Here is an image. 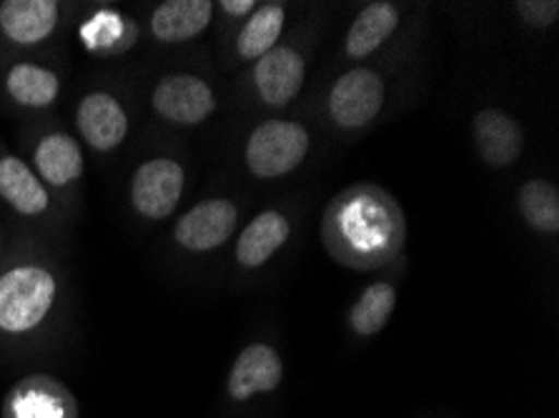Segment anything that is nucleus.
Listing matches in <instances>:
<instances>
[{"label": "nucleus", "mask_w": 559, "mask_h": 418, "mask_svg": "<svg viewBox=\"0 0 559 418\" xmlns=\"http://www.w3.org/2000/svg\"><path fill=\"white\" fill-rule=\"evenodd\" d=\"M321 238L326 251L346 268H384L404 249V213L394 195L379 186H352L326 206Z\"/></svg>", "instance_id": "f257e3e1"}, {"label": "nucleus", "mask_w": 559, "mask_h": 418, "mask_svg": "<svg viewBox=\"0 0 559 418\" xmlns=\"http://www.w3.org/2000/svg\"><path fill=\"white\" fill-rule=\"evenodd\" d=\"M58 296L56 276L44 266H15L0 276V331L28 334L44 323Z\"/></svg>", "instance_id": "f03ea898"}, {"label": "nucleus", "mask_w": 559, "mask_h": 418, "mask_svg": "<svg viewBox=\"0 0 559 418\" xmlns=\"http://www.w3.org/2000/svg\"><path fill=\"white\" fill-rule=\"evenodd\" d=\"M307 151V128L292 121H266L251 133L247 164L259 178H276L299 166Z\"/></svg>", "instance_id": "7ed1b4c3"}, {"label": "nucleus", "mask_w": 559, "mask_h": 418, "mask_svg": "<svg viewBox=\"0 0 559 418\" xmlns=\"http://www.w3.org/2000/svg\"><path fill=\"white\" fill-rule=\"evenodd\" d=\"M183 193V168L171 158L146 160L131 183L133 208L151 220H164L179 206Z\"/></svg>", "instance_id": "20e7f679"}, {"label": "nucleus", "mask_w": 559, "mask_h": 418, "mask_svg": "<svg viewBox=\"0 0 559 418\" xmlns=\"http://www.w3.org/2000/svg\"><path fill=\"white\" fill-rule=\"evenodd\" d=\"M384 104V81L369 68L344 73L329 96V114L342 128H361L371 123Z\"/></svg>", "instance_id": "39448f33"}, {"label": "nucleus", "mask_w": 559, "mask_h": 418, "mask_svg": "<svg viewBox=\"0 0 559 418\" xmlns=\"http://www.w3.org/2000/svg\"><path fill=\"white\" fill-rule=\"evenodd\" d=\"M151 100H154L158 116L181 126L206 121V118L216 110V98L214 91L209 88V83H203L197 75L189 73L166 75V79L156 85L154 98Z\"/></svg>", "instance_id": "423d86ee"}, {"label": "nucleus", "mask_w": 559, "mask_h": 418, "mask_svg": "<svg viewBox=\"0 0 559 418\" xmlns=\"http://www.w3.org/2000/svg\"><path fill=\"white\" fill-rule=\"evenodd\" d=\"M236 218H239V211L231 201L209 199L193 206L189 213H183V218L174 230L176 241L193 253L214 251L234 234Z\"/></svg>", "instance_id": "0eeeda50"}, {"label": "nucleus", "mask_w": 559, "mask_h": 418, "mask_svg": "<svg viewBox=\"0 0 559 418\" xmlns=\"http://www.w3.org/2000/svg\"><path fill=\"white\" fill-rule=\"evenodd\" d=\"M75 123L91 148L114 151L129 133V116L111 93H88L75 110Z\"/></svg>", "instance_id": "6e6552de"}, {"label": "nucleus", "mask_w": 559, "mask_h": 418, "mask_svg": "<svg viewBox=\"0 0 559 418\" xmlns=\"http://www.w3.org/2000/svg\"><path fill=\"white\" fill-rule=\"evenodd\" d=\"M284 379V363L274 348L266 344H253L243 348L228 373V396L234 401H249L257 394H271Z\"/></svg>", "instance_id": "1a4fd4ad"}, {"label": "nucleus", "mask_w": 559, "mask_h": 418, "mask_svg": "<svg viewBox=\"0 0 559 418\" xmlns=\"http://www.w3.org/2000/svg\"><path fill=\"white\" fill-rule=\"evenodd\" d=\"M259 96L269 106H286L304 83V58L294 48H271L253 71Z\"/></svg>", "instance_id": "9d476101"}, {"label": "nucleus", "mask_w": 559, "mask_h": 418, "mask_svg": "<svg viewBox=\"0 0 559 418\" xmlns=\"http://www.w3.org/2000/svg\"><path fill=\"white\" fill-rule=\"evenodd\" d=\"M5 418H75V406L66 386L36 377L15 386L5 404Z\"/></svg>", "instance_id": "9b49d317"}, {"label": "nucleus", "mask_w": 559, "mask_h": 418, "mask_svg": "<svg viewBox=\"0 0 559 418\" xmlns=\"http://www.w3.org/2000/svg\"><path fill=\"white\" fill-rule=\"evenodd\" d=\"M474 141L485 164L495 168L512 166L524 148L522 128L502 110L487 108L474 118Z\"/></svg>", "instance_id": "f8f14e48"}, {"label": "nucleus", "mask_w": 559, "mask_h": 418, "mask_svg": "<svg viewBox=\"0 0 559 418\" xmlns=\"http://www.w3.org/2000/svg\"><path fill=\"white\" fill-rule=\"evenodd\" d=\"M56 0H8L0 5V28L21 46L46 40L58 23Z\"/></svg>", "instance_id": "ddd939ff"}, {"label": "nucleus", "mask_w": 559, "mask_h": 418, "mask_svg": "<svg viewBox=\"0 0 559 418\" xmlns=\"http://www.w3.org/2000/svg\"><path fill=\"white\" fill-rule=\"evenodd\" d=\"M214 3L209 0H166L151 15V31L164 43L197 38L211 23Z\"/></svg>", "instance_id": "4468645a"}, {"label": "nucleus", "mask_w": 559, "mask_h": 418, "mask_svg": "<svg viewBox=\"0 0 559 418\" xmlns=\"http://www.w3.org/2000/svg\"><path fill=\"white\" fill-rule=\"evenodd\" d=\"M286 238H289V220L284 218V213L278 211H264L259 213L251 224L243 228L236 246V259L241 266L259 268L282 249Z\"/></svg>", "instance_id": "2eb2a0df"}, {"label": "nucleus", "mask_w": 559, "mask_h": 418, "mask_svg": "<svg viewBox=\"0 0 559 418\" xmlns=\"http://www.w3.org/2000/svg\"><path fill=\"white\" fill-rule=\"evenodd\" d=\"M0 195L23 216H40L48 208V191L44 183L15 156L0 158Z\"/></svg>", "instance_id": "dca6fc26"}, {"label": "nucleus", "mask_w": 559, "mask_h": 418, "mask_svg": "<svg viewBox=\"0 0 559 418\" xmlns=\"http://www.w3.org/2000/svg\"><path fill=\"white\" fill-rule=\"evenodd\" d=\"M36 168L50 186H68L83 174V153L71 135L50 133L36 148Z\"/></svg>", "instance_id": "f3484780"}, {"label": "nucleus", "mask_w": 559, "mask_h": 418, "mask_svg": "<svg viewBox=\"0 0 559 418\" xmlns=\"http://www.w3.org/2000/svg\"><path fill=\"white\" fill-rule=\"evenodd\" d=\"M400 25V11L392 3H371L352 23L346 36V53L352 58L371 56Z\"/></svg>", "instance_id": "a211bd4d"}, {"label": "nucleus", "mask_w": 559, "mask_h": 418, "mask_svg": "<svg viewBox=\"0 0 559 418\" xmlns=\"http://www.w3.org/2000/svg\"><path fill=\"white\" fill-rule=\"evenodd\" d=\"M5 88L15 104L28 108H46L58 98L61 81H58L53 71H48L44 65L19 63L8 71Z\"/></svg>", "instance_id": "6ab92c4d"}, {"label": "nucleus", "mask_w": 559, "mask_h": 418, "mask_svg": "<svg viewBox=\"0 0 559 418\" xmlns=\"http://www.w3.org/2000/svg\"><path fill=\"white\" fill-rule=\"evenodd\" d=\"M284 5L282 3H269L259 8L257 13L251 15V21L243 25L239 36V53L243 58H261L266 56L274 43L282 36L284 28Z\"/></svg>", "instance_id": "aec40b11"}, {"label": "nucleus", "mask_w": 559, "mask_h": 418, "mask_svg": "<svg viewBox=\"0 0 559 418\" xmlns=\"http://www.w3.org/2000/svg\"><path fill=\"white\" fill-rule=\"evenodd\" d=\"M520 211L532 228L557 234L559 230V193L549 181H527L520 191Z\"/></svg>", "instance_id": "412c9836"}, {"label": "nucleus", "mask_w": 559, "mask_h": 418, "mask_svg": "<svg viewBox=\"0 0 559 418\" xmlns=\"http://www.w3.org/2000/svg\"><path fill=\"white\" fill-rule=\"evenodd\" d=\"M396 306V291L389 284H374L359 296L349 313L352 329L359 336H374L386 326L389 315H392Z\"/></svg>", "instance_id": "4be33fe9"}, {"label": "nucleus", "mask_w": 559, "mask_h": 418, "mask_svg": "<svg viewBox=\"0 0 559 418\" xmlns=\"http://www.w3.org/2000/svg\"><path fill=\"white\" fill-rule=\"evenodd\" d=\"M133 36V23L111 11L96 13L81 28V38L86 40V46L93 53H116V50H126Z\"/></svg>", "instance_id": "5701e85b"}, {"label": "nucleus", "mask_w": 559, "mask_h": 418, "mask_svg": "<svg viewBox=\"0 0 559 418\" xmlns=\"http://www.w3.org/2000/svg\"><path fill=\"white\" fill-rule=\"evenodd\" d=\"M516 13L527 25H535V28H547L552 25L559 15V3L557 0H520L516 3Z\"/></svg>", "instance_id": "b1692460"}, {"label": "nucleus", "mask_w": 559, "mask_h": 418, "mask_svg": "<svg viewBox=\"0 0 559 418\" xmlns=\"http://www.w3.org/2000/svg\"><path fill=\"white\" fill-rule=\"evenodd\" d=\"M222 8L231 15H243V13H249L251 8H257V3H253V0H224Z\"/></svg>", "instance_id": "393cba45"}]
</instances>
